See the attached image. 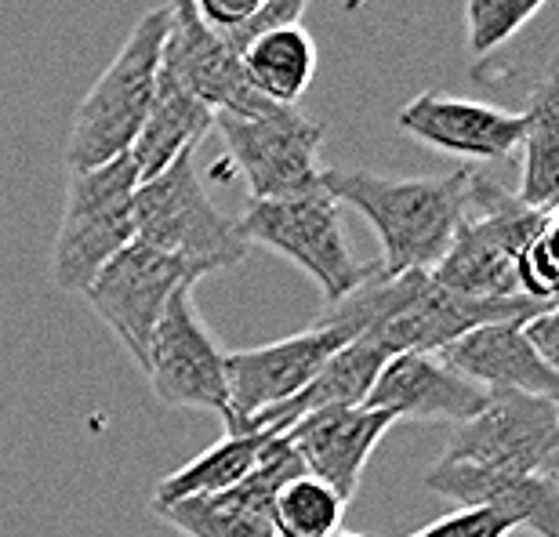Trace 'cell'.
I'll use <instances>...</instances> for the list:
<instances>
[{
    "label": "cell",
    "instance_id": "6da1fadb",
    "mask_svg": "<svg viewBox=\"0 0 559 537\" xmlns=\"http://www.w3.org/2000/svg\"><path fill=\"white\" fill-rule=\"evenodd\" d=\"M468 175H415L389 178L374 171H338L323 167L320 182L338 204L360 211L382 243L385 276L429 273L451 248L457 222L468 207Z\"/></svg>",
    "mask_w": 559,
    "mask_h": 537
},
{
    "label": "cell",
    "instance_id": "7a4b0ae2",
    "mask_svg": "<svg viewBox=\"0 0 559 537\" xmlns=\"http://www.w3.org/2000/svg\"><path fill=\"white\" fill-rule=\"evenodd\" d=\"M167 26H171L167 8L145 11L124 40V48L117 51V59L106 65L103 76L92 84V92L81 98L73 114L70 142H66L70 171L103 167L131 153L153 109Z\"/></svg>",
    "mask_w": 559,
    "mask_h": 537
},
{
    "label": "cell",
    "instance_id": "3957f363",
    "mask_svg": "<svg viewBox=\"0 0 559 537\" xmlns=\"http://www.w3.org/2000/svg\"><path fill=\"white\" fill-rule=\"evenodd\" d=\"M542 218V211H531L495 178L473 171L468 175L465 218L457 222L451 248L429 268V276L465 298H527L520 290V259L531 237L538 232Z\"/></svg>",
    "mask_w": 559,
    "mask_h": 537
},
{
    "label": "cell",
    "instance_id": "277c9868",
    "mask_svg": "<svg viewBox=\"0 0 559 537\" xmlns=\"http://www.w3.org/2000/svg\"><path fill=\"white\" fill-rule=\"evenodd\" d=\"M237 229L248 248H265L295 262L328 306L356 295L378 273V262H360L353 254L342 229V204L328 189L287 200H251Z\"/></svg>",
    "mask_w": 559,
    "mask_h": 537
},
{
    "label": "cell",
    "instance_id": "5b68a950",
    "mask_svg": "<svg viewBox=\"0 0 559 537\" xmlns=\"http://www.w3.org/2000/svg\"><path fill=\"white\" fill-rule=\"evenodd\" d=\"M135 240L171 254L197 279L248 259L237 218L222 215L200 186L193 150L135 189Z\"/></svg>",
    "mask_w": 559,
    "mask_h": 537
},
{
    "label": "cell",
    "instance_id": "8992f818",
    "mask_svg": "<svg viewBox=\"0 0 559 537\" xmlns=\"http://www.w3.org/2000/svg\"><path fill=\"white\" fill-rule=\"evenodd\" d=\"M135 189L139 171L128 153L103 167L70 171L62 226L51 248L55 287L84 295L87 284L135 243Z\"/></svg>",
    "mask_w": 559,
    "mask_h": 537
},
{
    "label": "cell",
    "instance_id": "52a82bcc",
    "mask_svg": "<svg viewBox=\"0 0 559 537\" xmlns=\"http://www.w3.org/2000/svg\"><path fill=\"white\" fill-rule=\"evenodd\" d=\"M364 334V320L349 301L331 306L312 327L254 349L229 353V410L226 432H248L254 418L298 396L334 353Z\"/></svg>",
    "mask_w": 559,
    "mask_h": 537
},
{
    "label": "cell",
    "instance_id": "ba28073f",
    "mask_svg": "<svg viewBox=\"0 0 559 537\" xmlns=\"http://www.w3.org/2000/svg\"><path fill=\"white\" fill-rule=\"evenodd\" d=\"M215 128L251 200H287L323 189V124L298 106H270L259 117L215 114Z\"/></svg>",
    "mask_w": 559,
    "mask_h": 537
},
{
    "label": "cell",
    "instance_id": "9c48e42d",
    "mask_svg": "<svg viewBox=\"0 0 559 537\" xmlns=\"http://www.w3.org/2000/svg\"><path fill=\"white\" fill-rule=\"evenodd\" d=\"M443 462L559 479V403L527 393H487L473 418L454 425Z\"/></svg>",
    "mask_w": 559,
    "mask_h": 537
},
{
    "label": "cell",
    "instance_id": "30bf717a",
    "mask_svg": "<svg viewBox=\"0 0 559 537\" xmlns=\"http://www.w3.org/2000/svg\"><path fill=\"white\" fill-rule=\"evenodd\" d=\"M229 353L193 306V287L175 290L164 320L156 323L145 378L153 396L171 410H229Z\"/></svg>",
    "mask_w": 559,
    "mask_h": 537
},
{
    "label": "cell",
    "instance_id": "8fae6325",
    "mask_svg": "<svg viewBox=\"0 0 559 537\" xmlns=\"http://www.w3.org/2000/svg\"><path fill=\"white\" fill-rule=\"evenodd\" d=\"M182 287H197L189 265L135 240L87 284L84 298L95 317L114 331V338L124 345L139 371H145L156 323L164 320L167 301Z\"/></svg>",
    "mask_w": 559,
    "mask_h": 537
},
{
    "label": "cell",
    "instance_id": "7c38bea8",
    "mask_svg": "<svg viewBox=\"0 0 559 537\" xmlns=\"http://www.w3.org/2000/svg\"><path fill=\"white\" fill-rule=\"evenodd\" d=\"M164 8L171 15V26H167L160 51V70L171 73L215 114L259 117L273 106L251 92L240 73V55L229 48L218 29H211L197 15L193 0H167Z\"/></svg>",
    "mask_w": 559,
    "mask_h": 537
},
{
    "label": "cell",
    "instance_id": "4fadbf2b",
    "mask_svg": "<svg viewBox=\"0 0 559 537\" xmlns=\"http://www.w3.org/2000/svg\"><path fill=\"white\" fill-rule=\"evenodd\" d=\"M396 128L436 153L465 156V160H501L520 150L527 134V109H501L432 87L400 106Z\"/></svg>",
    "mask_w": 559,
    "mask_h": 537
},
{
    "label": "cell",
    "instance_id": "5bb4252c",
    "mask_svg": "<svg viewBox=\"0 0 559 537\" xmlns=\"http://www.w3.org/2000/svg\"><path fill=\"white\" fill-rule=\"evenodd\" d=\"M393 425L396 418L389 410L353 403V407L312 410L280 435L290 443L309 476L323 479L342 501H353L374 446L385 440Z\"/></svg>",
    "mask_w": 559,
    "mask_h": 537
},
{
    "label": "cell",
    "instance_id": "9a60e30c",
    "mask_svg": "<svg viewBox=\"0 0 559 537\" xmlns=\"http://www.w3.org/2000/svg\"><path fill=\"white\" fill-rule=\"evenodd\" d=\"M487 393L457 374L436 353H404L393 356L378 371L367 407L389 410L396 421H451L462 425L484 407Z\"/></svg>",
    "mask_w": 559,
    "mask_h": 537
},
{
    "label": "cell",
    "instance_id": "2e32d148",
    "mask_svg": "<svg viewBox=\"0 0 559 537\" xmlns=\"http://www.w3.org/2000/svg\"><path fill=\"white\" fill-rule=\"evenodd\" d=\"M523 323L527 320L484 323V327H473L436 356L484 393H527L559 403V378L545 367Z\"/></svg>",
    "mask_w": 559,
    "mask_h": 537
},
{
    "label": "cell",
    "instance_id": "e0dca14e",
    "mask_svg": "<svg viewBox=\"0 0 559 537\" xmlns=\"http://www.w3.org/2000/svg\"><path fill=\"white\" fill-rule=\"evenodd\" d=\"M425 487L440 498H451L462 509L487 505L512 516L523 530H534L538 537H559V479L490 473V468L440 457L425 473Z\"/></svg>",
    "mask_w": 559,
    "mask_h": 537
},
{
    "label": "cell",
    "instance_id": "ac0fdd59",
    "mask_svg": "<svg viewBox=\"0 0 559 537\" xmlns=\"http://www.w3.org/2000/svg\"><path fill=\"white\" fill-rule=\"evenodd\" d=\"M215 128V109L175 81L171 73L160 70L156 76V95L153 109L145 117V128L139 131L135 145H131V164L139 171V182L160 175L164 167H171L178 156L197 150V142Z\"/></svg>",
    "mask_w": 559,
    "mask_h": 537
},
{
    "label": "cell",
    "instance_id": "d6986e66",
    "mask_svg": "<svg viewBox=\"0 0 559 537\" xmlns=\"http://www.w3.org/2000/svg\"><path fill=\"white\" fill-rule=\"evenodd\" d=\"M240 73L265 103L298 106L317 76V40L301 26L270 29L240 51Z\"/></svg>",
    "mask_w": 559,
    "mask_h": 537
},
{
    "label": "cell",
    "instance_id": "ffe728a7",
    "mask_svg": "<svg viewBox=\"0 0 559 537\" xmlns=\"http://www.w3.org/2000/svg\"><path fill=\"white\" fill-rule=\"evenodd\" d=\"M520 150L523 167L516 196L531 211L549 215L559 207V62L531 98L527 134H523Z\"/></svg>",
    "mask_w": 559,
    "mask_h": 537
},
{
    "label": "cell",
    "instance_id": "44dd1931",
    "mask_svg": "<svg viewBox=\"0 0 559 537\" xmlns=\"http://www.w3.org/2000/svg\"><path fill=\"white\" fill-rule=\"evenodd\" d=\"M270 440L273 432H226L215 446H207L189 465L175 468L171 476L160 479V487L153 494V509L175 505V501H189V498H215L222 490L237 487L259 465L262 446Z\"/></svg>",
    "mask_w": 559,
    "mask_h": 537
},
{
    "label": "cell",
    "instance_id": "7402d4cb",
    "mask_svg": "<svg viewBox=\"0 0 559 537\" xmlns=\"http://www.w3.org/2000/svg\"><path fill=\"white\" fill-rule=\"evenodd\" d=\"M153 512L182 537H276L270 512L259 505H243L229 490L215 498L175 501V505Z\"/></svg>",
    "mask_w": 559,
    "mask_h": 537
},
{
    "label": "cell",
    "instance_id": "603a6c76",
    "mask_svg": "<svg viewBox=\"0 0 559 537\" xmlns=\"http://www.w3.org/2000/svg\"><path fill=\"white\" fill-rule=\"evenodd\" d=\"M345 505L323 479L298 473L270 501V523L276 537H334L342 530Z\"/></svg>",
    "mask_w": 559,
    "mask_h": 537
},
{
    "label": "cell",
    "instance_id": "cb8c5ba5",
    "mask_svg": "<svg viewBox=\"0 0 559 537\" xmlns=\"http://www.w3.org/2000/svg\"><path fill=\"white\" fill-rule=\"evenodd\" d=\"M545 8V0H465L468 51L490 55L509 44Z\"/></svg>",
    "mask_w": 559,
    "mask_h": 537
},
{
    "label": "cell",
    "instance_id": "d4e9b609",
    "mask_svg": "<svg viewBox=\"0 0 559 537\" xmlns=\"http://www.w3.org/2000/svg\"><path fill=\"white\" fill-rule=\"evenodd\" d=\"M520 290L534 301H545V306L559 301V207L542 218L538 232L523 248Z\"/></svg>",
    "mask_w": 559,
    "mask_h": 537
},
{
    "label": "cell",
    "instance_id": "484cf974",
    "mask_svg": "<svg viewBox=\"0 0 559 537\" xmlns=\"http://www.w3.org/2000/svg\"><path fill=\"white\" fill-rule=\"evenodd\" d=\"M512 530H520V523L506 516L498 509L473 505V509H454L447 516L432 520L429 527H421L407 537H509Z\"/></svg>",
    "mask_w": 559,
    "mask_h": 537
},
{
    "label": "cell",
    "instance_id": "4316f807",
    "mask_svg": "<svg viewBox=\"0 0 559 537\" xmlns=\"http://www.w3.org/2000/svg\"><path fill=\"white\" fill-rule=\"evenodd\" d=\"M265 4H270V0H193L197 15L204 19L211 29H218L222 37H229V33L248 26L251 19H259Z\"/></svg>",
    "mask_w": 559,
    "mask_h": 537
},
{
    "label": "cell",
    "instance_id": "83f0119b",
    "mask_svg": "<svg viewBox=\"0 0 559 537\" xmlns=\"http://www.w3.org/2000/svg\"><path fill=\"white\" fill-rule=\"evenodd\" d=\"M523 331H527V338H531L534 349H538L545 367L559 378V301L545 306L538 317H531L527 323H523Z\"/></svg>",
    "mask_w": 559,
    "mask_h": 537
},
{
    "label": "cell",
    "instance_id": "f1b7e54d",
    "mask_svg": "<svg viewBox=\"0 0 559 537\" xmlns=\"http://www.w3.org/2000/svg\"><path fill=\"white\" fill-rule=\"evenodd\" d=\"M334 537H367V534H349V530H338Z\"/></svg>",
    "mask_w": 559,
    "mask_h": 537
}]
</instances>
